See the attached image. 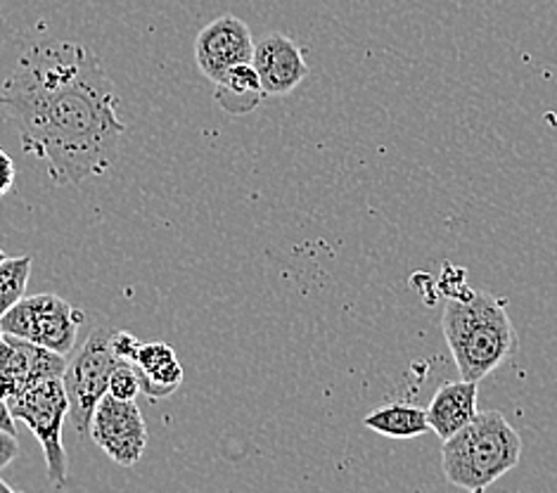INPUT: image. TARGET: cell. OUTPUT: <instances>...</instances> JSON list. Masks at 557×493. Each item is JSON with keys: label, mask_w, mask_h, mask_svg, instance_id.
I'll use <instances>...</instances> for the list:
<instances>
[{"label": "cell", "mask_w": 557, "mask_h": 493, "mask_svg": "<svg viewBox=\"0 0 557 493\" xmlns=\"http://www.w3.org/2000/svg\"><path fill=\"white\" fill-rule=\"evenodd\" d=\"M0 110L15 124L22 150L46 164L55 185H82L108 173L128 126L100 58L76 41L26 48L0 86Z\"/></svg>", "instance_id": "obj_1"}, {"label": "cell", "mask_w": 557, "mask_h": 493, "mask_svg": "<svg viewBox=\"0 0 557 493\" xmlns=\"http://www.w3.org/2000/svg\"><path fill=\"white\" fill-rule=\"evenodd\" d=\"M442 330L462 380L480 382L503 366L517 349L510 316L488 292L450 297L442 313Z\"/></svg>", "instance_id": "obj_2"}, {"label": "cell", "mask_w": 557, "mask_h": 493, "mask_svg": "<svg viewBox=\"0 0 557 493\" xmlns=\"http://www.w3.org/2000/svg\"><path fill=\"white\" fill-rule=\"evenodd\" d=\"M522 456V439L498 410L480 412L442 442V470L450 484L482 493L508 474Z\"/></svg>", "instance_id": "obj_3"}, {"label": "cell", "mask_w": 557, "mask_h": 493, "mask_svg": "<svg viewBox=\"0 0 557 493\" xmlns=\"http://www.w3.org/2000/svg\"><path fill=\"white\" fill-rule=\"evenodd\" d=\"M10 410L15 420L24 422L44 448L48 479L52 486L70 484V460L62 444L64 420L70 418V396L62 378H50L34 384L32 390L10 398Z\"/></svg>", "instance_id": "obj_4"}, {"label": "cell", "mask_w": 557, "mask_h": 493, "mask_svg": "<svg viewBox=\"0 0 557 493\" xmlns=\"http://www.w3.org/2000/svg\"><path fill=\"white\" fill-rule=\"evenodd\" d=\"M112 332L108 325H98L76 352V358L64 370V390L70 396V416L78 436L90 432V418L100 398L108 394L114 368L122 363L112 349Z\"/></svg>", "instance_id": "obj_5"}, {"label": "cell", "mask_w": 557, "mask_h": 493, "mask_svg": "<svg viewBox=\"0 0 557 493\" xmlns=\"http://www.w3.org/2000/svg\"><path fill=\"white\" fill-rule=\"evenodd\" d=\"M86 313L58 295H36L20 299L0 318L5 335L22 337L26 342L41 344L58 354H72L76 346L78 328Z\"/></svg>", "instance_id": "obj_6"}, {"label": "cell", "mask_w": 557, "mask_h": 493, "mask_svg": "<svg viewBox=\"0 0 557 493\" xmlns=\"http://www.w3.org/2000/svg\"><path fill=\"white\" fill-rule=\"evenodd\" d=\"M90 439L122 468H134L148 446V428L136 402L104 394L90 418Z\"/></svg>", "instance_id": "obj_7"}, {"label": "cell", "mask_w": 557, "mask_h": 493, "mask_svg": "<svg viewBox=\"0 0 557 493\" xmlns=\"http://www.w3.org/2000/svg\"><path fill=\"white\" fill-rule=\"evenodd\" d=\"M64 370H67L64 354L46 349L41 344L5 335L0 346V394L8 402L38 382L64 378Z\"/></svg>", "instance_id": "obj_8"}, {"label": "cell", "mask_w": 557, "mask_h": 493, "mask_svg": "<svg viewBox=\"0 0 557 493\" xmlns=\"http://www.w3.org/2000/svg\"><path fill=\"white\" fill-rule=\"evenodd\" d=\"M255 38L249 26L235 15H223L209 22L195 38V60L200 72L216 84L235 64L251 62Z\"/></svg>", "instance_id": "obj_9"}, {"label": "cell", "mask_w": 557, "mask_h": 493, "mask_svg": "<svg viewBox=\"0 0 557 493\" xmlns=\"http://www.w3.org/2000/svg\"><path fill=\"white\" fill-rule=\"evenodd\" d=\"M251 64L261 78L267 98L287 96L309 76L304 50L285 34H269L255 44Z\"/></svg>", "instance_id": "obj_10"}, {"label": "cell", "mask_w": 557, "mask_h": 493, "mask_svg": "<svg viewBox=\"0 0 557 493\" xmlns=\"http://www.w3.org/2000/svg\"><path fill=\"white\" fill-rule=\"evenodd\" d=\"M476 396H480V382L456 380L442 384L428 406L430 430L446 442L448 436L460 432L470 424L480 410H476Z\"/></svg>", "instance_id": "obj_11"}, {"label": "cell", "mask_w": 557, "mask_h": 493, "mask_svg": "<svg viewBox=\"0 0 557 493\" xmlns=\"http://www.w3.org/2000/svg\"><path fill=\"white\" fill-rule=\"evenodd\" d=\"M214 86H216L214 88L216 104L225 114H233V116L255 112L263 102V98H267L261 78L251 62L235 64L233 70L225 72Z\"/></svg>", "instance_id": "obj_12"}, {"label": "cell", "mask_w": 557, "mask_h": 493, "mask_svg": "<svg viewBox=\"0 0 557 493\" xmlns=\"http://www.w3.org/2000/svg\"><path fill=\"white\" fill-rule=\"evenodd\" d=\"M363 424L368 430L389 439H416L430 430L428 410L404 402H394L375 408L363 418Z\"/></svg>", "instance_id": "obj_13"}, {"label": "cell", "mask_w": 557, "mask_h": 493, "mask_svg": "<svg viewBox=\"0 0 557 493\" xmlns=\"http://www.w3.org/2000/svg\"><path fill=\"white\" fill-rule=\"evenodd\" d=\"M32 266V257H8L0 261V318H3L20 299H24L26 285H29Z\"/></svg>", "instance_id": "obj_14"}, {"label": "cell", "mask_w": 557, "mask_h": 493, "mask_svg": "<svg viewBox=\"0 0 557 493\" xmlns=\"http://www.w3.org/2000/svg\"><path fill=\"white\" fill-rule=\"evenodd\" d=\"M108 394H112L114 398H122V402H136V396L140 394V378L134 363L122 361L114 368Z\"/></svg>", "instance_id": "obj_15"}, {"label": "cell", "mask_w": 557, "mask_h": 493, "mask_svg": "<svg viewBox=\"0 0 557 493\" xmlns=\"http://www.w3.org/2000/svg\"><path fill=\"white\" fill-rule=\"evenodd\" d=\"M171 361H176V352L166 342H140L134 366L140 372H154Z\"/></svg>", "instance_id": "obj_16"}, {"label": "cell", "mask_w": 557, "mask_h": 493, "mask_svg": "<svg viewBox=\"0 0 557 493\" xmlns=\"http://www.w3.org/2000/svg\"><path fill=\"white\" fill-rule=\"evenodd\" d=\"M112 349L119 356V361L134 363L138 349H140V340L136 335H131L126 330H114L112 332Z\"/></svg>", "instance_id": "obj_17"}, {"label": "cell", "mask_w": 557, "mask_h": 493, "mask_svg": "<svg viewBox=\"0 0 557 493\" xmlns=\"http://www.w3.org/2000/svg\"><path fill=\"white\" fill-rule=\"evenodd\" d=\"M20 458V442L17 434H12L8 430H0V472H3L10 463H15Z\"/></svg>", "instance_id": "obj_18"}, {"label": "cell", "mask_w": 557, "mask_h": 493, "mask_svg": "<svg viewBox=\"0 0 557 493\" xmlns=\"http://www.w3.org/2000/svg\"><path fill=\"white\" fill-rule=\"evenodd\" d=\"M15 178H17V169L12 157L0 148V197H5L12 188H15Z\"/></svg>", "instance_id": "obj_19"}, {"label": "cell", "mask_w": 557, "mask_h": 493, "mask_svg": "<svg viewBox=\"0 0 557 493\" xmlns=\"http://www.w3.org/2000/svg\"><path fill=\"white\" fill-rule=\"evenodd\" d=\"M15 416H12V410H10V404H8V398L0 394V430H8V432H12V434H17V428H15Z\"/></svg>", "instance_id": "obj_20"}, {"label": "cell", "mask_w": 557, "mask_h": 493, "mask_svg": "<svg viewBox=\"0 0 557 493\" xmlns=\"http://www.w3.org/2000/svg\"><path fill=\"white\" fill-rule=\"evenodd\" d=\"M0 493H15V489H12L3 477H0Z\"/></svg>", "instance_id": "obj_21"}, {"label": "cell", "mask_w": 557, "mask_h": 493, "mask_svg": "<svg viewBox=\"0 0 557 493\" xmlns=\"http://www.w3.org/2000/svg\"><path fill=\"white\" fill-rule=\"evenodd\" d=\"M3 340H5V332H3V328H0V346H3Z\"/></svg>", "instance_id": "obj_22"}, {"label": "cell", "mask_w": 557, "mask_h": 493, "mask_svg": "<svg viewBox=\"0 0 557 493\" xmlns=\"http://www.w3.org/2000/svg\"><path fill=\"white\" fill-rule=\"evenodd\" d=\"M3 259H8V255H5V251H3V249H0V261H3Z\"/></svg>", "instance_id": "obj_23"}]
</instances>
